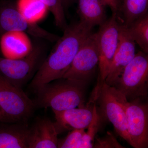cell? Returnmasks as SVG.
I'll return each mask as SVG.
<instances>
[{
	"label": "cell",
	"instance_id": "obj_1",
	"mask_svg": "<svg viewBox=\"0 0 148 148\" xmlns=\"http://www.w3.org/2000/svg\"><path fill=\"white\" fill-rule=\"evenodd\" d=\"M92 29L80 21L68 26L52 52L37 71L31 83L32 87L36 90L45 85L62 78L82 43L92 33Z\"/></svg>",
	"mask_w": 148,
	"mask_h": 148
},
{
	"label": "cell",
	"instance_id": "obj_2",
	"mask_svg": "<svg viewBox=\"0 0 148 148\" xmlns=\"http://www.w3.org/2000/svg\"><path fill=\"white\" fill-rule=\"evenodd\" d=\"M37 90V104L40 107L51 108L53 111L66 110L84 107L85 87L87 82L61 78Z\"/></svg>",
	"mask_w": 148,
	"mask_h": 148
},
{
	"label": "cell",
	"instance_id": "obj_3",
	"mask_svg": "<svg viewBox=\"0 0 148 148\" xmlns=\"http://www.w3.org/2000/svg\"><path fill=\"white\" fill-rule=\"evenodd\" d=\"M36 106L21 88L0 75V122L12 123L27 120Z\"/></svg>",
	"mask_w": 148,
	"mask_h": 148
},
{
	"label": "cell",
	"instance_id": "obj_4",
	"mask_svg": "<svg viewBox=\"0 0 148 148\" xmlns=\"http://www.w3.org/2000/svg\"><path fill=\"white\" fill-rule=\"evenodd\" d=\"M148 86V53L141 51L136 53L113 86L131 101L145 98Z\"/></svg>",
	"mask_w": 148,
	"mask_h": 148
},
{
	"label": "cell",
	"instance_id": "obj_5",
	"mask_svg": "<svg viewBox=\"0 0 148 148\" xmlns=\"http://www.w3.org/2000/svg\"><path fill=\"white\" fill-rule=\"evenodd\" d=\"M45 53L44 46L36 44L32 46L29 53L21 58L0 57V75L11 83L21 88L40 68L45 59Z\"/></svg>",
	"mask_w": 148,
	"mask_h": 148
},
{
	"label": "cell",
	"instance_id": "obj_6",
	"mask_svg": "<svg viewBox=\"0 0 148 148\" xmlns=\"http://www.w3.org/2000/svg\"><path fill=\"white\" fill-rule=\"evenodd\" d=\"M119 19L116 14L112 13L110 18L100 26L97 32L99 52V76L95 91L98 92L105 82L115 54L119 32Z\"/></svg>",
	"mask_w": 148,
	"mask_h": 148
},
{
	"label": "cell",
	"instance_id": "obj_7",
	"mask_svg": "<svg viewBox=\"0 0 148 148\" xmlns=\"http://www.w3.org/2000/svg\"><path fill=\"white\" fill-rule=\"evenodd\" d=\"M27 33L35 37L51 42L58 40L59 37L49 33L31 22L24 17L17 5L11 0H3L0 2V34L7 32Z\"/></svg>",
	"mask_w": 148,
	"mask_h": 148
},
{
	"label": "cell",
	"instance_id": "obj_8",
	"mask_svg": "<svg viewBox=\"0 0 148 148\" xmlns=\"http://www.w3.org/2000/svg\"><path fill=\"white\" fill-rule=\"evenodd\" d=\"M101 110L117 134L129 143L127 121L123 102L125 97L114 86L104 82L96 96Z\"/></svg>",
	"mask_w": 148,
	"mask_h": 148
},
{
	"label": "cell",
	"instance_id": "obj_9",
	"mask_svg": "<svg viewBox=\"0 0 148 148\" xmlns=\"http://www.w3.org/2000/svg\"><path fill=\"white\" fill-rule=\"evenodd\" d=\"M99 64L97 33L86 38L63 78L88 82L95 73Z\"/></svg>",
	"mask_w": 148,
	"mask_h": 148
},
{
	"label": "cell",
	"instance_id": "obj_10",
	"mask_svg": "<svg viewBox=\"0 0 148 148\" xmlns=\"http://www.w3.org/2000/svg\"><path fill=\"white\" fill-rule=\"evenodd\" d=\"M129 143L135 148L148 147V106L140 99L123 102Z\"/></svg>",
	"mask_w": 148,
	"mask_h": 148
},
{
	"label": "cell",
	"instance_id": "obj_11",
	"mask_svg": "<svg viewBox=\"0 0 148 148\" xmlns=\"http://www.w3.org/2000/svg\"><path fill=\"white\" fill-rule=\"evenodd\" d=\"M136 43L125 27L120 22L118 45L109 69L105 82L113 86L126 66L135 57Z\"/></svg>",
	"mask_w": 148,
	"mask_h": 148
},
{
	"label": "cell",
	"instance_id": "obj_12",
	"mask_svg": "<svg viewBox=\"0 0 148 148\" xmlns=\"http://www.w3.org/2000/svg\"><path fill=\"white\" fill-rule=\"evenodd\" d=\"M95 102L86 106L61 111H53L56 125L61 132L64 130L86 129L92 121Z\"/></svg>",
	"mask_w": 148,
	"mask_h": 148
},
{
	"label": "cell",
	"instance_id": "obj_13",
	"mask_svg": "<svg viewBox=\"0 0 148 148\" xmlns=\"http://www.w3.org/2000/svg\"><path fill=\"white\" fill-rule=\"evenodd\" d=\"M61 132L55 122L40 120L30 128L28 148H58V135Z\"/></svg>",
	"mask_w": 148,
	"mask_h": 148
},
{
	"label": "cell",
	"instance_id": "obj_14",
	"mask_svg": "<svg viewBox=\"0 0 148 148\" xmlns=\"http://www.w3.org/2000/svg\"><path fill=\"white\" fill-rule=\"evenodd\" d=\"M25 34L22 32H9L1 35L0 48L4 57L20 58L29 53L32 46Z\"/></svg>",
	"mask_w": 148,
	"mask_h": 148
},
{
	"label": "cell",
	"instance_id": "obj_15",
	"mask_svg": "<svg viewBox=\"0 0 148 148\" xmlns=\"http://www.w3.org/2000/svg\"><path fill=\"white\" fill-rule=\"evenodd\" d=\"M30 132L24 125H0V148H28Z\"/></svg>",
	"mask_w": 148,
	"mask_h": 148
},
{
	"label": "cell",
	"instance_id": "obj_16",
	"mask_svg": "<svg viewBox=\"0 0 148 148\" xmlns=\"http://www.w3.org/2000/svg\"><path fill=\"white\" fill-rule=\"evenodd\" d=\"M81 22L90 28L101 26L107 19L106 6L101 0H78Z\"/></svg>",
	"mask_w": 148,
	"mask_h": 148
},
{
	"label": "cell",
	"instance_id": "obj_17",
	"mask_svg": "<svg viewBox=\"0 0 148 148\" xmlns=\"http://www.w3.org/2000/svg\"><path fill=\"white\" fill-rule=\"evenodd\" d=\"M122 21L125 27L148 13V0H121Z\"/></svg>",
	"mask_w": 148,
	"mask_h": 148
},
{
	"label": "cell",
	"instance_id": "obj_18",
	"mask_svg": "<svg viewBox=\"0 0 148 148\" xmlns=\"http://www.w3.org/2000/svg\"><path fill=\"white\" fill-rule=\"evenodd\" d=\"M125 27L130 36L139 45L142 51L148 53V14Z\"/></svg>",
	"mask_w": 148,
	"mask_h": 148
},
{
	"label": "cell",
	"instance_id": "obj_19",
	"mask_svg": "<svg viewBox=\"0 0 148 148\" xmlns=\"http://www.w3.org/2000/svg\"><path fill=\"white\" fill-rule=\"evenodd\" d=\"M16 5L24 17L34 23L42 18L48 10L39 0H18Z\"/></svg>",
	"mask_w": 148,
	"mask_h": 148
},
{
	"label": "cell",
	"instance_id": "obj_20",
	"mask_svg": "<svg viewBox=\"0 0 148 148\" xmlns=\"http://www.w3.org/2000/svg\"><path fill=\"white\" fill-rule=\"evenodd\" d=\"M100 116L95 103L92 121L87 127V132H85L83 136L78 148H93L94 140L100 126Z\"/></svg>",
	"mask_w": 148,
	"mask_h": 148
},
{
	"label": "cell",
	"instance_id": "obj_21",
	"mask_svg": "<svg viewBox=\"0 0 148 148\" xmlns=\"http://www.w3.org/2000/svg\"><path fill=\"white\" fill-rule=\"evenodd\" d=\"M53 14L55 24L58 28L65 30L68 25L66 22L65 9L61 0H39Z\"/></svg>",
	"mask_w": 148,
	"mask_h": 148
},
{
	"label": "cell",
	"instance_id": "obj_22",
	"mask_svg": "<svg viewBox=\"0 0 148 148\" xmlns=\"http://www.w3.org/2000/svg\"><path fill=\"white\" fill-rule=\"evenodd\" d=\"M85 133L84 129L73 130L66 138L58 140V148H78L83 136Z\"/></svg>",
	"mask_w": 148,
	"mask_h": 148
},
{
	"label": "cell",
	"instance_id": "obj_23",
	"mask_svg": "<svg viewBox=\"0 0 148 148\" xmlns=\"http://www.w3.org/2000/svg\"><path fill=\"white\" fill-rule=\"evenodd\" d=\"M93 148H123L112 132H108L106 135L102 138L95 137Z\"/></svg>",
	"mask_w": 148,
	"mask_h": 148
},
{
	"label": "cell",
	"instance_id": "obj_24",
	"mask_svg": "<svg viewBox=\"0 0 148 148\" xmlns=\"http://www.w3.org/2000/svg\"><path fill=\"white\" fill-rule=\"evenodd\" d=\"M106 6H108L111 9L112 13L116 14L119 17V14L121 10V0H101Z\"/></svg>",
	"mask_w": 148,
	"mask_h": 148
},
{
	"label": "cell",
	"instance_id": "obj_25",
	"mask_svg": "<svg viewBox=\"0 0 148 148\" xmlns=\"http://www.w3.org/2000/svg\"><path fill=\"white\" fill-rule=\"evenodd\" d=\"M64 9L67 8L75 1V0H61Z\"/></svg>",
	"mask_w": 148,
	"mask_h": 148
},
{
	"label": "cell",
	"instance_id": "obj_26",
	"mask_svg": "<svg viewBox=\"0 0 148 148\" xmlns=\"http://www.w3.org/2000/svg\"><path fill=\"white\" fill-rule=\"evenodd\" d=\"M0 113H1V110H0Z\"/></svg>",
	"mask_w": 148,
	"mask_h": 148
}]
</instances>
